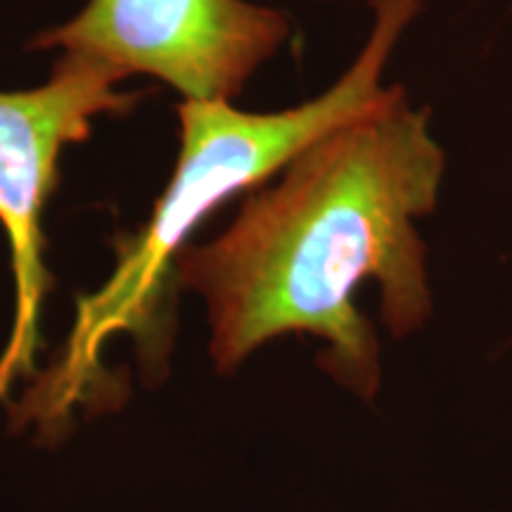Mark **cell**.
<instances>
[{
    "mask_svg": "<svg viewBox=\"0 0 512 512\" xmlns=\"http://www.w3.org/2000/svg\"><path fill=\"white\" fill-rule=\"evenodd\" d=\"M444 178L430 110L392 83L373 110L249 190L226 230L190 242L176 261V285L202 302L216 373H235L278 337L304 335L320 344V368L339 387L373 401L382 347L356 292L375 287L389 337L408 339L430 323L420 223L437 211Z\"/></svg>",
    "mask_w": 512,
    "mask_h": 512,
    "instance_id": "cell-1",
    "label": "cell"
},
{
    "mask_svg": "<svg viewBox=\"0 0 512 512\" xmlns=\"http://www.w3.org/2000/svg\"><path fill=\"white\" fill-rule=\"evenodd\" d=\"M110 64L60 53L48 81L0 91V226L8 235L15 313L0 349V406L38 370L41 313L50 275L43 259V214L57 188L64 147L83 143L95 119L126 114L138 93Z\"/></svg>",
    "mask_w": 512,
    "mask_h": 512,
    "instance_id": "cell-3",
    "label": "cell"
},
{
    "mask_svg": "<svg viewBox=\"0 0 512 512\" xmlns=\"http://www.w3.org/2000/svg\"><path fill=\"white\" fill-rule=\"evenodd\" d=\"M427 0H373V24L354 62L316 98L287 110L249 112L230 100H183L181 147L150 219L119 245L117 264L98 290L76 302L53 361L38 366L10 415L19 430L53 437L105 384L107 347L133 337L152 366L171 342L176 261L214 211L271 181L294 155L332 128L373 110L392 83L384 72Z\"/></svg>",
    "mask_w": 512,
    "mask_h": 512,
    "instance_id": "cell-2",
    "label": "cell"
},
{
    "mask_svg": "<svg viewBox=\"0 0 512 512\" xmlns=\"http://www.w3.org/2000/svg\"><path fill=\"white\" fill-rule=\"evenodd\" d=\"M290 38V17L252 0H88L31 48L152 76L183 100L233 102Z\"/></svg>",
    "mask_w": 512,
    "mask_h": 512,
    "instance_id": "cell-4",
    "label": "cell"
}]
</instances>
